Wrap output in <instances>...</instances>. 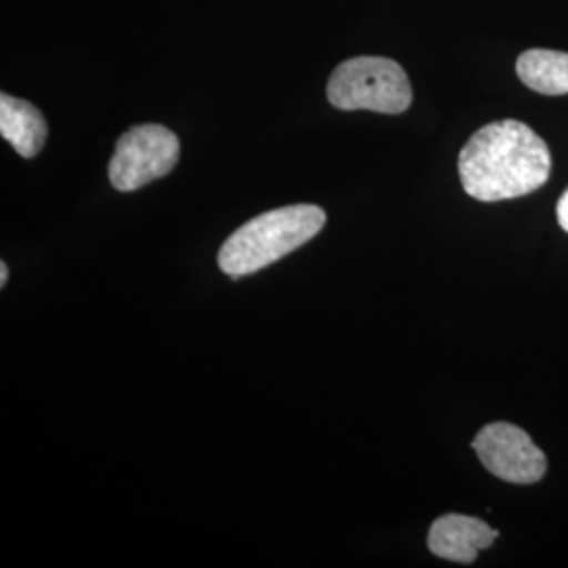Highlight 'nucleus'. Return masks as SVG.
<instances>
[{
	"instance_id": "obj_3",
	"label": "nucleus",
	"mask_w": 568,
	"mask_h": 568,
	"mask_svg": "<svg viewBox=\"0 0 568 568\" xmlns=\"http://www.w3.org/2000/svg\"><path fill=\"white\" fill-rule=\"evenodd\" d=\"M326 98L339 110H371L403 114L413 103V87L405 68L387 58L363 55L335 68L326 84Z\"/></svg>"
},
{
	"instance_id": "obj_10",
	"label": "nucleus",
	"mask_w": 568,
	"mask_h": 568,
	"mask_svg": "<svg viewBox=\"0 0 568 568\" xmlns=\"http://www.w3.org/2000/svg\"><path fill=\"white\" fill-rule=\"evenodd\" d=\"M7 281H9V267L2 262V264H0V286H4Z\"/></svg>"
},
{
	"instance_id": "obj_2",
	"label": "nucleus",
	"mask_w": 568,
	"mask_h": 568,
	"mask_svg": "<svg viewBox=\"0 0 568 568\" xmlns=\"http://www.w3.org/2000/svg\"><path fill=\"white\" fill-rule=\"evenodd\" d=\"M325 224V209L316 204H288L262 213L227 236L217 255L220 270L234 281L255 274L310 243Z\"/></svg>"
},
{
	"instance_id": "obj_8",
	"label": "nucleus",
	"mask_w": 568,
	"mask_h": 568,
	"mask_svg": "<svg viewBox=\"0 0 568 568\" xmlns=\"http://www.w3.org/2000/svg\"><path fill=\"white\" fill-rule=\"evenodd\" d=\"M520 81L541 95H567L568 53L551 49H528L516 63Z\"/></svg>"
},
{
	"instance_id": "obj_5",
	"label": "nucleus",
	"mask_w": 568,
	"mask_h": 568,
	"mask_svg": "<svg viewBox=\"0 0 568 568\" xmlns=\"http://www.w3.org/2000/svg\"><path fill=\"white\" fill-rule=\"evenodd\" d=\"M471 448L488 471L511 485H535L548 471V457L523 427L497 422L483 427Z\"/></svg>"
},
{
	"instance_id": "obj_9",
	"label": "nucleus",
	"mask_w": 568,
	"mask_h": 568,
	"mask_svg": "<svg viewBox=\"0 0 568 568\" xmlns=\"http://www.w3.org/2000/svg\"><path fill=\"white\" fill-rule=\"evenodd\" d=\"M556 217H558V224L568 234V187L567 192L560 196L558 206H556Z\"/></svg>"
},
{
	"instance_id": "obj_4",
	"label": "nucleus",
	"mask_w": 568,
	"mask_h": 568,
	"mask_svg": "<svg viewBox=\"0 0 568 568\" xmlns=\"http://www.w3.org/2000/svg\"><path fill=\"white\" fill-rule=\"evenodd\" d=\"M180 161V140L163 124L129 129L114 148L108 166L110 183L119 192H135L169 175Z\"/></svg>"
},
{
	"instance_id": "obj_6",
	"label": "nucleus",
	"mask_w": 568,
	"mask_h": 568,
	"mask_svg": "<svg viewBox=\"0 0 568 568\" xmlns=\"http://www.w3.org/2000/svg\"><path fill=\"white\" fill-rule=\"evenodd\" d=\"M497 537L499 530L488 527L487 523L478 518L447 514L440 516L429 528L427 548L443 560L471 565L478 558V551L490 548Z\"/></svg>"
},
{
	"instance_id": "obj_7",
	"label": "nucleus",
	"mask_w": 568,
	"mask_h": 568,
	"mask_svg": "<svg viewBox=\"0 0 568 568\" xmlns=\"http://www.w3.org/2000/svg\"><path fill=\"white\" fill-rule=\"evenodd\" d=\"M47 122L37 105L26 100L0 95V135L23 159H34L47 142Z\"/></svg>"
},
{
	"instance_id": "obj_1",
	"label": "nucleus",
	"mask_w": 568,
	"mask_h": 568,
	"mask_svg": "<svg viewBox=\"0 0 568 568\" xmlns=\"http://www.w3.org/2000/svg\"><path fill=\"white\" fill-rule=\"evenodd\" d=\"M551 173V154L528 124L490 122L476 131L459 154V178L467 194L483 203H499L532 194Z\"/></svg>"
}]
</instances>
